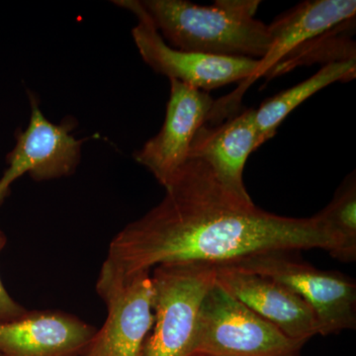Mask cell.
<instances>
[{
  "label": "cell",
  "instance_id": "6da1fadb",
  "mask_svg": "<svg viewBox=\"0 0 356 356\" xmlns=\"http://www.w3.org/2000/svg\"><path fill=\"white\" fill-rule=\"evenodd\" d=\"M144 216L110 243L96 286L119 282L159 266H219L270 252L325 250L334 236L317 216L292 218L266 212L236 195L199 159H189Z\"/></svg>",
  "mask_w": 356,
  "mask_h": 356
},
{
  "label": "cell",
  "instance_id": "7a4b0ae2",
  "mask_svg": "<svg viewBox=\"0 0 356 356\" xmlns=\"http://www.w3.org/2000/svg\"><path fill=\"white\" fill-rule=\"evenodd\" d=\"M168 46L185 51L261 60L273 40L254 18L261 1L218 0L201 6L187 0H140Z\"/></svg>",
  "mask_w": 356,
  "mask_h": 356
},
{
  "label": "cell",
  "instance_id": "3957f363",
  "mask_svg": "<svg viewBox=\"0 0 356 356\" xmlns=\"http://www.w3.org/2000/svg\"><path fill=\"white\" fill-rule=\"evenodd\" d=\"M304 346L285 336L214 282L199 307L191 353L300 356Z\"/></svg>",
  "mask_w": 356,
  "mask_h": 356
},
{
  "label": "cell",
  "instance_id": "277c9868",
  "mask_svg": "<svg viewBox=\"0 0 356 356\" xmlns=\"http://www.w3.org/2000/svg\"><path fill=\"white\" fill-rule=\"evenodd\" d=\"M154 322L140 356H188L199 307L215 282V266L172 264L154 267Z\"/></svg>",
  "mask_w": 356,
  "mask_h": 356
},
{
  "label": "cell",
  "instance_id": "5b68a950",
  "mask_svg": "<svg viewBox=\"0 0 356 356\" xmlns=\"http://www.w3.org/2000/svg\"><path fill=\"white\" fill-rule=\"evenodd\" d=\"M290 254L255 255L231 266L266 276L291 289L313 311L318 334L325 337L355 330V281L337 271L320 270Z\"/></svg>",
  "mask_w": 356,
  "mask_h": 356
},
{
  "label": "cell",
  "instance_id": "8992f818",
  "mask_svg": "<svg viewBox=\"0 0 356 356\" xmlns=\"http://www.w3.org/2000/svg\"><path fill=\"white\" fill-rule=\"evenodd\" d=\"M115 6L137 17L132 37L143 60L154 72L170 79L208 91L233 83H242L254 74L259 60L221 57L172 48L163 41L140 0H115Z\"/></svg>",
  "mask_w": 356,
  "mask_h": 356
},
{
  "label": "cell",
  "instance_id": "52a82bcc",
  "mask_svg": "<svg viewBox=\"0 0 356 356\" xmlns=\"http://www.w3.org/2000/svg\"><path fill=\"white\" fill-rule=\"evenodd\" d=\"M29 98V124L16 134L15 147L7 154L8 168L0 178V204L8 195L11 184L25 173L35 181L58 179L74 175L81 163L86 140L70 135L76 126L74 119L54 124L44 117L33 93Z\"/></svg>",
  "mask_w": 356,
  "mask_h": 356
},
{
  "label": "cell",
  "instance_id": "ba28073f",
  "mask_svg": "<svg viewBox=\"0 0 356 356\" xmlns=\"http://www.w3.org/2000/svg\"><path fill=\"white\" fill-rule=\"evenodd\" d=\"M96 292L108 314L81 356H140L154 322L151 271H140Z\"/></svg>",
  "mask_w": 356,
  "mask_h": 356
},
{
  "label": "cell",
  "instance_id": "9c48e42d",
  "mask_svg": "<svg viewBox=\"0 0 356 356\" xmlns=\"http://www.w3.org/2000/svg\"><path fill=\"white\" fill-rule=\"evenodd\" d=\"M355 0H309L281 14L268 25L273 43L266 55L259 60L252 76L242 81L233 93L215 102L207 122L224 120L227 115L238 109L247 89L290 51L334 26L355 18Z\"/></svg>",
  "mask_w": 356,
  "mask_h": 356
},
{
  "label": "cell",
  "instance_id": "30bf717a",
  "mask_svg": "<svg viewBox=\"0 0 356 356\" xmlns=\"http://www.w3.org/2000/svg\"><path fill=\"white\" fill-rule=\"evenodd\" d=\"M170 81V99L163 127L134 154L135 161L163 187L188 161L192 140L205 125L215 103L209 92L175 79Z\"/></svg>",
  "mask_w": 356,
  "mask_h": 356
},
{
  "label": "cell",
  "instance_id": "8fae6325",
  "mask_svg": "<svg viewBox=\"0 0 356 356\" xmlns=\"http://www.w3.org/2000/svg\"><path fill=\"white\" fill-rule=\"evenodd\" d=\"M215 282L290 339L306 343L318 334L310 307L277 281L226 264L215 266Z\"/></svg>",
  "mask_w": 356,
  "mask_h": 356
},
{
  "label": "cell",
  "instance_id": "7c38bea8",
  "mask_svg": "<svg viewBox=\"0 0 356 356\" xmlns=\"http://www.w3.org/2000/svg\"><path fill=\"white\" fill-rule=\"evenodd\" d=\"M96 331L65 312L27 311L0 322V356H81Z\"/></svg>",
  "mask_w": 356,
  "mask_h": 356
},
{
  "label": "cell",
  "instance_id": "4fadbf2b",
  "mask_svg": "<svg viewBox=\"0 0 356 356\" xmlns=\"http://www.w3.org/2000/svg\"><path fill=\"white\" fill-rule=\"evenodd\" d=\"M257 138V110L245 109L216 127L203 125L199 129L188 159L203 161L229 191L252 199L243 184V170L248 156L255 151Z\"/></svg>",
  "mask_w": 356,
  "mask_h": 356
},
{
  "label": "cell",
  "instance_id": "5bb4252c",
  "mask_svg": "<svg viewBox=\"0 0 356 356\" xmlns=\"http://www.w3.org/2000/svg\"><path fill=\"white\" fill-rule=\"evenodd\" d=\"M356 74V58L325 65L303 83L266 100L257 110V138L255 151L275 135L278 126L312 95L337 81H350Z\"/></svg>",
  "mask_w": 356,
  "mask_h": 356
},
{
  "label": "cell",
  "instance_id": "9a60e30c",
  "mask_svg": "<svg viewBox=\"0 0 356 356\" xmlns=\"http://www.w3.org/2000/svg\"><path fill=\"white\" fill-rule=\"evenodd\" d=\"M355 31V18L344 21L300 44L264 76L269 81L274 77L287 74L301 65H310L317 63L329 65L355 60L356 44L353 40Z\"/></svg>",
  "mask_w": 356,
  "mask_h": 356
},
{
  "label": "cell",
  "instance_id": "2e32d148",
  "mask_svg": "<svg viewBox=\"0 0 356 356\" xmlns=\"http://www.w3.org/2000/svg\"><path fill=\"white\" fill-rule=\"evenodd\" d=\"M336 241L334 259L353 262L356 259V177L350 173L339 185L331 202L316 215Z\"/></svg>",
  "mask_w": 356,
  "mask_h": 356
},
{
  "label": "cell",
  "instance_id": "e0dca14e",
  "mask_svg": "<svg viewBox=\"0 0 356 356\" xmlns=\"http://www.w3.org/2000/svg\"><path fill=\"white\" fill-rule=\"evenodd\" d=\"M7 243L6 236L0 229V252L3 250ZM27 309L20 305L7 292L3 283L0 280V322H9L24 315Z\"/></svg>",
  "mask_w": 356,
  "mask_h": 356
},
{
  "label": "cell",
  "instance_id": "ac0fdd59",
  "mask_svg": "<svg viewBox=\"0 0 356 356\" xmlns=\"http://www.w3.org/2000/svg\"><path fill=\"white\" fill-rule=\"evenodd\" d=\"M188 356H212V355H205V353H191V355H189Z\"/></svg>",
  "mask_w": 356,
  "mask_h": 356
}]
</instances>
